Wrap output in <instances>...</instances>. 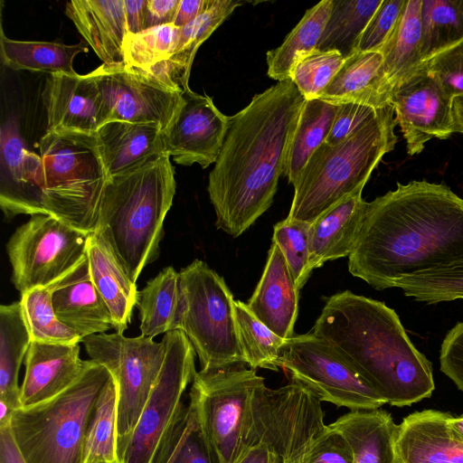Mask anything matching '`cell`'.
Listing matches in <instances>:
<instances>
[{
	"mask_svg": "<svg viewBox=\"0 0 463 463\" xmlns=\"http://www.w3.org/2000/svg\"><path fill=\"white\" fill-rule=\"evenodd\" d=\"M463 264V198L411 181L369 203L349 272L377 290L406 277Z\"/></svg>",
	"mask_w": 463,
	"mask_h": 463,
	"instance_id": "cell-1",
	"label": "cell"
},
{
	"mask_svg": "<svg viewBox=\"0 0 463 463\" xmlns=\"http://www.w3.org/2000/svg\"><path fill=\"white\" fill-rule=\"evenodd\" d=\"M305 101L291 80L278 81L229 117L207 185L218 229L238 237L269 208Z\"/></svg>",
	"mask_w": 463,
	"mask_h": 463,
	"instance_id": "cell-2",
	"label": "cell"
},
{
	"mask_svg": "<svg viewBox=\"0 0 463 463\" xmlns=\"http://www.w3.org/2000/svg\"><path fill=\"white\" fill-rule=\"evenodd\" d=\"M312 333L335 351L384 401L396 407L430 398L432 364L383 302L349 290L329 297Z\"/></svg>",
	"mask_w": 463,
	"mask_h": 463,
	"instance_id": "cell-3",
	"label": "cell"
},
{
	"mask_svg": "<svg viewBox=\"0 0 463 463\" xmlns=\"http://www.w3.org/2000/svg\"><path fill=\"white\" fill-rule=\"evenodd\" d=\"M175 194V170L166 154L108 179L96 231L109 241L135 282L159 255Z\"/></svg>",
	"mask_w": 463,
	"mask_h": 463,
	"instance_id": "cell-4",
	"label": "cell"
},
{
	"mask_svg": "<svg viewBox=\"0 0 463 463\" xmlns=\"http://www.w3.org/2000/svg\"><path fill=\"white\" fill-rule=\"evenodd\" d=\"M324 420L321 401L306 386L264 383L252 397L246 446L265 442L282 463H353L349 444Z\"/></svg>",
	"mask_w": 463,
	"mask_h": 463,
	"instance_id": "cell-5",
	"label": "cell"
},
{
	"mask_svg": "<svg viewBox=\"0 0 463 463\" xmlns=\"http://www.w3.org/2000/svg\"><path fill=\"white\" fill-rule=\"evenodd\" d=\"M396 125L389 106L344 141L336 145L324 142L293 184L287 218L311 224L339 201L364 188L383 156L394 149Z\"/></svg>",
	"mask_w": 463,
	"mask_h": 463,
	"instance_id": "cell-6",
	"label": "cell"
},
{
	"mask_svg": "<svg viewBox=\"0 0 463 463\" xmlns=\"http://www.w3.org/2000/svg\"><path fill=\"white\" fill-rule=\"evenodd\" d=\"M111 376L104 365L88 360L66 390L13 412L10 428L25 463H82L89 424Z\"/></svg>",
	"mask_w": 463,
	"mask_h": 463,
	"instance_id": "cell-7",
	"label": "cell"
},
{
	"mask_svg": "<svg viewBox=\"0 0 463 463\" xmlns=\"http://www.w3.org/2000/svg\"><path fill=\"white\" fill-rule=\"evenodd\" d=\"M38 146L44 214L94 232L109 179L95 134L46 132Z\"/></svg>",
	"mask_w": 463,
	"mask_h": 463,
	"instance_id": "cell-8",
	"label": "cell"
},
{
	"mask_svg": "<svg viewBox=\"0 0 463 463\" xmlns=\"http://www.w3.org/2000/svg\"><path fill=\"white\" fill-rule=\"evenodd\" d=\"M179 276L178 330L192 344L201 371L245 364L236 323L235 300L223 278L200 260L182 269Z\"/></svg>",
	"mask_w": 463,
	"mask_h": 463,
	"instance_id": "cell-9",
	"label": "cell"
},
{
	"mask_svg": "<svg viewBox=\"0 0 463 463\" xmlns=\"http://www.w3.org/2000/svg\"><path fill=\"white\" fill-rule=\"evenodd\" d=\"M265 383L243 364L196 372L189 392L200 429L219 463H236L247 449L246 434L255 391Z\"/></svg>",
	"mask_w": 463,
	"mask_h": 463,
	"instance_id": "cell-10",
	"label": "cell"
},
{
	"mask_svg": "<svg viewBox=\"0 0 463 463\" xmlns=\"http://www.w3.org/2000/svg\"><path fill=\"white\" fill-rule=\"evenodd\" d=\"M165 356L157 380L128 438L118 448L120 463H154L186 402L196 373L195 351L181 330L165 334Z\"/></svg>",
	"mask_w": 463,
	"mask_h": 463,
	"instance_id": "cell-11",
	"label": "cell"
},
{
	"mask_svg": "<svg viewBox=\"0 0 463 463\" xmlns=\"http://www.w3.org/2000/svg\"><path fill=\"white\" fill-rule=\"evenodd\" d=\"M90 360L104 365L118 388V448L133 431L161 372L165 343L140 335L98 334L82 340Z\"/></svg>",
	"mask_w": 463,
	"mask_h": 463,
	"instance_id": "cell-12",
	"label": "cell"
},
{
	"mask_svg": "<svg viewBox=\"0 0 463 463\" xmlns=\"http://www.w3.org/2000/svg\"><path fill=\"white\" fill-rule=\"evenodd\" d=\"M89 235L51 215H32L6 243L15 288L23 294L61 279L86 257Z\"/></svg>",
	"mask_w": 463,
	"mask_h": 463,
	"instance_id": "cell-13",
	"label": "cell"
},
{
	"mask_svg": "<svg viewBox=\"0 0 463 463\" xmlns=\"http://www.w3.org/2000/svg\"><path fill=\"white\" fill-rule=\"evenodd\" d=\"M279 367L321 402L351 411L376 410L385 404L335 351L313 333L288 339Z\"/></svg>",
	"mask_w": 463,
	"mask_h": 463,
	"instance_id": "cell-14",
	"label": "cell"
},
{
	"mask_svg": "<svg viewBox=\"0 0 463 463\" xmlns=\"http://www.w3.org/2000/svg\"><path fill=\"white\" fill-rule=\"evenodd\" d=\"M90 73L101 93L100 126L128 121L153 124L164 131L183 103L182 90L124 62L102 64Z\"/></svg>",
	"mask_w": 463,
	"mask_h": 463,
	"instance_id": "cell-15",
	"label": "cell"
},
{
	"mask_svg": "<svg viewBox=\"0 0 463 463\" xmlns=\"http://www.w3.org/2000/svg\"><path fill=\"white\" fill-rule=\"evenodd\" d=\"M452 99L426 63L393 88L390 105L410 156L420 154L430 139H446L455 133Z\"/></svg>",
	"mask_w": 463,
	"mask_h": 463,
	"instance_id": "cell-16",
	"label": "cell"
},
{
	"mask_svg": "<svg viewBox=\"0 0 463 463\" xmlns=\"http://www.w3.org/2000/svg\"><path fill=\"white\" fill-rule=\"evenodd\" d=\"M228 126L229 117L211 97L188 89L175 117L162 131L165 152L178 165L206 168L216 162Z\"/></svg>",
	"mask_w": 463,
	"mask_h": 463,
	"instance_id": "cell-17",
	"label": "cell"
},
{
	"mask_svg": "<svg viewBox=\"0 0 463 463\" xmlns=\"http://www.w3.org/2000/svg\"><path fill=\"white\" fill-rule=\"evenodd\" d=\"M0 206L7 218L44 214L42 200V160L29 151L16 124H3L0 137Z\"/></svg>",
	"mask_w": 463,
	"mask_h": 463,
	"instance_id": "cell-18",
	"label": "cell"
},
{
	"mask_svg": "<svg viewBox=\"0 0 463 463\" xmlns=\"http://www.w3.org/2000/svg\"><path fill=\"white\" fill-rule=\"evenodd\" d=\"M102 99L94 78L57 73L47 86V133L94 135L100 126Z\"/></svg>",
	"mask_w": 463,
	"mask_h": 463,
	"instance_id": "cell-19",
	"label": "cell"
},
{
	"mask_svg": "<svg viewBox=\"0 0 463 463\" xmlns=\"http://www.w3.org/2000/svg\"><path fill=\"white\" fill-rule=\"evenodd\" d=\"M77 345L31 342L25 355V373L20 389L21 407L47 401L71 386L88 361L80 357Z\"/></svg>",
	"mask_w": 463,
	"mask_h": 463,
	"instance_id": "cell-20",
	"label": "cell"
},
{
	"mask_svg": "<svg viewBox=\"0 0 463 463\" xmlns=\"http://www.w3.org/2000/svg\"><path fill=\"white\" fill-rule=\"evenodd\" d=\"M47 288L58 318L82 340L113 327L109 310L91 280L87 256Z\"/></svg>",
	"mask_w": 463,
	"mask_h": 463,
	"instance_id": "cell-21",
	"label": "cell"
},
{
	"mask_svg": "<svg viewBox=\"0 0 463 463\" xmlns=\"http://www.w3.org/2000/svg\"><path fill=\"white\" fill-rule=\"evenodd\" d=\"M449 412L415 411L397 425L396 463H463V444L449 430Z\"/></svg>",
	"mask_w": 463,
	"mask_h": 463,
	"instance_id": "cell-22",
	"label": "cell"
},
{
	"mask_svg": "<svg viewBox=\"0 0 463 463\" xmlns=\"http://www.w3.org/2000/svg\"><path fill=\"white\" fill-rule=\"evenodd\" d=\"M299 289L279 246L272 242L261 278L248 303L254 316L284 339L295 335Z\"/></svg>",
	"mask_w": 463,
	"mask_h": 463,
	"instance_id": "cell-23",
	"label": "cell"
},
{
	"mask_svg": "<svg viewBox=\"0 0 463 463\" xmlns=\"http://www.w3.org/2000/svg\"><path fill=\"white\" fill-rule=\"evenodd\" d=\"M91 280L107 305L113 328L123 334L138 299L136 282L109 241L99 231L90 233L86 251Z\"/></svg>",
	"mask_w": 463,
	"mask_h": 463,
	"instance_id": "cell-24",
	"label": "cell"
},
{
	"mask_svg": "<svg viewBox=\"0 0 463 463\" xmlns=\"http://www.w3.org/2000/svg\"><path fill=\"white\" fill-rule=\"evenodd\" d=\"M359 188L333 205L309 228V268L349 257L359 237L369 203Z\"/></svg>",
	"mask_w": 463,
	"mask_h": 463,
	"instance_id": "cell-25",
	"label": "cell"
},
{
	"mask_svg": "<svg viewBox=\"0 0 463 463\" xmlns=\"http://www.w3.org/2000/svg\"><path fill=\"white\" fill-rule=\"evenodd\" d=\"M65 14L103 64L124 62L128 34L124 0H71Z\"/></svg>",
	"mask_w": 463,
	"mask_h": 463,
	"instance_id": "cell-26",
	"label": "cell"
},
{
	"mask_svg": "<svg viewBox=\"0 0 463 463\" xmlns=\"http://www.w3.org/2000/svg\"><path fill=\"white\" fill-rule=\"evenodd\" d=\"M392 91L382 53L355 52L345 59L318 99L335 105L358 103L380 109L391 106Z\"/></svg>",
	"mask_w": 463,
	"mask_h": 463,
	"instance_id": "cell-27",
	"label": "cell"
},
{
	"mask_svg": "<svg viewBox=\"0 0 463 463\" xmlns=\"http://www.w3.org/2000/svg\"><path fill=\"white\" fill-rule=\"evenodd\" d=\"M95 137L109 178L165 154L162 130L153 124L109 121L97 129Z\"/></svg>",
	"mask_w": 463,
	"mask_h": 463,
	"instance_id": "cell-28",
	"label": "cell"
},
{
	"mask_svg": "<svg viewBox=\"0 0 463 463\" xmlns=\"http://www.w3.org/2000/svg\"><path fill=\"white\" fill-rule=\"evenodd\" d=\"M329 425L349 444L353 463H396L397 424L386 411H351Z\"/></svg>",
	"mask_w": 463,
	"mask_h": 463,
	"instance_id": "cell-29",
	"label": "cell"
},
{
	"mask_svg": "<svg viewBox=\"0 0 463 463\" xmlns=\"http://www.w3.org/2000/svg\"><path fill=\"white\" fill-rule=\"evenodd\" d=\"M241 5V2L237 0H211L198 17L179 27L176 46L171 57L150 71L183 92L190 89L188 81L197 50Z\"/></svg>",
	"mask_w": 463,
	"mask_h": 463,
	"instance_id": "cell-30",
	"label": "cell"
},
{
	"mask_svg": "<svg viewBox=\"0 0 463 463\" xmlns=\"http://www.w3.org/2000/svg\"><path fill=\"white\" fill-rule=\"evenodd\" d=\"M420 7L421 0H406L394 29L379 51L392 90L426 63L420 52Z\"/></svg>",
	"mask_w": 463,
	"mask_h": 463,
	"instance_id": "cell-31",
	"label": "cell"
},
{
	"mask_svg": "<svg viewBox=\"0 0 463 463\" xmlns=\"http://www.w3.org/2000/svg\"><path fill=\"white\" fill-rule=\"evenodd\" d=\"M31 338L20 301L0 307V402L21 407L18 374Z\"/></svg>",
	"mask_w": 463,
	"mask_h": 463,
	"instance_id": "cell-32",
	"label": "cell"
},
{
	"mask_svg": "<svg viewBox=\"0 0 463 463\" xmlns=\"http://www.w3.org/2000/svg\"><path fill=\"white\" fill-rule=\"evenodd\" d=\"M180 276L173 267L163 269L138 291L137 307L141 335H157L178 330L180 317Z\"/></svg>",
	"mask_w": 463,
	"mask_h": 463,
	"instance_id": "cell-33",
	"label": "cell"
},
{
	"mask_svg": "<svg viewBox=\"0 0 463 463\" xmlns=\"http://www.w3.org/2000/svg\"><path fill=\"white\" fill-rule=\"evenodd\" d=\"M3 63L13 70H28L52 74L77 73L73 69L76 55L88 52L82 43L65 44L52 42L17 41L0 36Z\"/></svg>",
	"mask_w": 463,
	"mask_h": 463,
	"instance_id": "cell-34",
	"label": "cell"
},
{
	"mask_svg": "<svg viewBox=\"0 0 463 463\" xmlns=\"http://www.w3.org/2000/svg\"><path fill=\"white\" fill-rule=\"evenodd\" d=\"M338 106L320 99H306L288 146L284 173L294 184L314 152L326 141Z\"/></svg>",
	"mask_w": 463,
	"mask_h": 463,
	"instance_id": "cell-35",
	"label": "cell"
},
{
	"mask_svg": "<svg viewBox=\"0 0 463 463\" xmlns=\"http://www.w3.org/2000/svg\"><path fill=\"white\" fill-rule=\"evenodd\" d=\"M333 0H323L308 9L279 47L267 52L268 75L290 80L291 71L302 55L317 49L331 13Z\"/></svg>",
	"mask_w": 463,
	"mask_h": 463,
	"instance_id": "cell-36",
	"label": "cell"
},
{
	"mask_svg": "<svg viewBox=\"0 0 463 463\" xmlns=\"http://www.w3.org/2000/svg\"><path fill=\"white\" fill-rule=\"evenodd\" d=\"M383 0H333L317 49L336 51L345 59L356 52L359 39Z\"/></svg>",
	"mask_w": 463,
	"mask_h": 463,
	"instance_id": "cell-37",
	"label": "cell"
},
{
	"mask_svg": "<svg viewBox=\"0 0 463 463\" xmlns=\"http://www.w3.org/2000/svg\"><path fill=\"white\" fill-rule=\"evenodd\" d=\"M420 52L424 62L463 41V0H421Z\"/></svg>",
	"mask_w": 463,
	"mask_h": 463,
	"instance_id": "cell-38",
	"label": "cell"
},
{
	"mask_svg": "<svg viewBox=\"0 0 463 463\" xmlns=\"http://www.w3.org/2000/svg\"><path fill=\"white\" fill-rule=\"evenodd\" d=\"M120 463L118 453V388L111 376L87 430L82 463Z\"/></svg>",
	"mask_w": 463,
	"mask_h": 463,
	"instance_id": "cell-39",
	"label": "cell"
},
{
	"mask_svg": "<svg viewBox=\"0 0 463 463\" xmlns=\"http://www.w3.org/2000/svg\"><path fill=\"white\" fill-rule=\"evenodd\" d=\"M235 316L245 364L251 369L279 370V361L288 339H284L260 322L248 305L235 300Z\"/></svg>",
	"mask_w": 463,
	"mask_h": 463,
	"instance_id": "cell-40",
	"label": "cell"
},
{
	"mask_svg": "<svg viewBox=\"0 0 463 463\" xmlns=\"http://www.w3.org/2000/svg\"><path fill=\"white\" fill-rule=\"evenodd\" d=\"M21 309L31 342L77 345L82 338L56 316L47 288H35L21 294Z\"/></svg>",
	"mask_w": 463,
	"mask_h": 463,
	"instance_id": "cell-41",
	"label": "cell"
},
{
	"mask_svg": "<svg viewBox=\"0 0 463 463\" xmlns=\"http://www.w3.org/2000/svg\"><path fill=\"white\" fill-rule=\"evenodd\" d=\"M154 463H219L200 429L190 400L186 402Z\"/></svg>",
	"mask_w": 463,
	"mask_h": 463,
	"instance_id": "cell-42",
	"label": "cell"
},
{
	"mask_svg": "<svg viewBox=\"0 0 463 463\" xmlns=\"http://www.w3.org/2000/svg\"><path fill=\"white\" fill-rule=\"evenodd\" d=\"M178 33L179 27L170 24L128 34L123 45L124 63L149 71L155 65L171 57Z\"/></svg>",
	"mask_w": 463,
	"mask_h": 463,
	"instance_id": "cell-43",
	"label": "cell"
},
{
	"mask_svg": "<svg viewBox=\"0 0 463 463\" xmlns=\"http://www.w3.org/2000/svg\"><path fill=\"white\" fill-rule=\"evenodd\" d=\"M393 288L427 304L463 299V264L403 278Z\"/></svg>",
	"mask_w": 463,
	"mask_h": 463,
	"instance_id": "cell-44",
	"label": "cell"
},
{
	"mask_svg": "<svg viewBox=\"0 0 463 463\" xmlns=\"http://www.w3.org/2000/svg\"><path fill=\"white\" fill-rule=\"evenodd\" d=\"M345 61L336 51L315 49L296 61L290 80L307 100L318 99Z\"/></svg>",
	"mask_w": 463,
	"mask_h": 463,
	"instance_id": "cell-45",
	"label": "cell"
},
{
	"mask_svg": "<svg viewBox=\"0 0 463 463\" xmlns=\"http://www.w3.org/2000/svg\"><path fill=\"white\" fill-rule=\"evenodd\" d=\"M309 228L310 223L288 218L274 225L272 242L282 251L299 290L312 273L309 268Z\"/></svg>",
	"mask_w": 463,
	"mask_h": 463,
	"instance_id": "cell-46",
	"label": "cell"
},
{
	"mask_svg": "<svg viewBox=\"0 0 463 463\" xmlns=\"http://www.w3.org/2000/svg\"><path fill=\"white\" fill-rule=\"evenodd\" d=\"M406 0H383L366 24L357 44L356 52H379L403 10Z\"/></svg>",
	"mask_w": 463,
	"mask_h": 463,
	"instance_id": "cell-47",
	"label": "cell"
},
{
	"mask_svg": "<svg viewBox=\"0 0 463 463\" xmlns=\"http://www.w3.org/2000/svg\"><path fill=\"white\" fill-rule=\"evenodd\" d=\"M426 69L452 99L463 95V41L428 61Z\"/></svg>",
	"mask_w": 463,
	"mask_h": 463,
	"instance_id": "cell-48",
	"label": "cell"
},
{
	"mask_svg": "<svg viewBox=\"0 0 463 463\" xmlns=\"http://www.w3.org/2000/svg\"><path fill=\"white\" fill-rule=\"evenodd\" d=\"M337 106L331 130L325 141L328 145H336L346 139L373 119L381 109L358 103H343Z\"/></svg>",
	"mask_w": 463,
	"mask_h": 463,
	"instance_id": "cell-49",
	"label": "cell"
},
{
	"mask_svg": "<svg viewBox=\"0 0 463 463\" xmlns=\"http://www.w3.org/2000/svg\"><path fill=\"white\" fill-rule=\"evenodd\" d=\"M439 368L463 392V321L445 335L440 347Z\"/></svg>",
	"mask_w": 463,
	"mask_h": 463,
	"instance_id": "cell-50",
	"label": "cell"
},
{
	"mask_svg": "<svg viewBox=\"0 0 463 463\" xmlns=\"http://www.w3.org/2000/svg\"><path fill=\"white\" fill-rule=\"evenodd\" d=\"M179 2L180 0H147L145 28L173 24Z\"/></svg>",
	"mask_w": 463,
	"mask_h": 463,
	"instance_id": "cell-51",
	"label": "cell"
},
{
	"mask_svg": "<svg viewBox=\"0 0 463 463\" xmlns=\"http://www.w3.org/2000/svg\"><path fill=\"white\" fill-rule=\"evenodd\" d=\"M236 463H282L279 454L265 442L248 447Z\"/></svg>",
	"mask_w": 463,
	"mask_h": 463,
	"instance_id": "cell-52",
	"label": "cell"
},
{
	"mask_svg": "<svg viewBox=\"0 0 463 463\" xmlns=\"http://www.w3.org/2000/svg\"><path fill=\"white\" fill-rule=\"evenodd\" d=\"M147 0H124L128 34L144 31Z\"/></svg>",
	"mask_w": 463,
	"mask_h": 463,
	"instance_id": "cell-53",
	"label": "cell"
},
{
	"mask_svg": "<svg viewBox=\"0 0 463 463\" xmlns=\"http://www.w3.org/2000/svg\"><path fill=\"white\" fill-rule=\"evenodd\" d=\"M211 0H180L173 24L183 27L198 17Z\"/></svg>",
	"mask_w": 463,
	"mask_h": 463,
	"instance_id": "cell-54",
	"label": "cell"
},
{
	"mask_svg": "<svg viewBox=\"0 0 463 463\" xmlns=\"http://www.w3.org/2000/svg\"><path fill=\"white\" fill-rule=\"evenodd\" d=\"M0 463H25L13 438L10 423L0 426Z\"/></svg>",
	"mask_w": 463,
	"mask_h": 463,
	"instance_id": "cell-55",
	"label": "cell"
},
{
	"mask_svg": "<svg viewBox=\"0 0 463 463\" xmlns=\"http://www.w3.org/2000/svg\"><path fill=\"white\" fill-rule=\"evenodd\" d=\"M452 114L455 132L463 134V95L453 98Z\"/></svg>",
	"mask_w": 463,
	"mask_h": 463,
	"instance_id": "cell-56",
	"label": "cell"
},
{
	"mask_svg": "<svg viewBox=\"0 0 463 463\" xmlns=\"http://www.w3.org/2000/svg\"><path fill=\"white\" fill-rule=\"evenodd\" d=\"M448 426L451 436L463 444V416L453 417L448 419Z\"/></svg>",
	"mask_w": 463,
	"mask_h": 463,
	"instance_id": "cell-57",
	"label": "cell"
},
{
	"mask_svg": "<svg viewBox=\"0 0 463 463\" xmlns=\"http://www.w3.org/2000/svg\"><path fill=\"white\" fill-rule=\"evenodd\" d=\"M99 463H106V462H99Z\"/></svg>",
	"mask_w": 463,
	"mask_h": 463,
	"instance_id": "cell-58",
	"label": "cell"
}]
</instances>
